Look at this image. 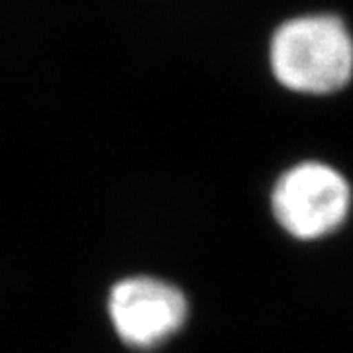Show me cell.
I'll return each mask as SVG.
<instances>
[{
  "instance_id": "cell-3",
  "label": "cell",
  "mask_w": 353,
  "mask_h": 353,
  "mask_svg": "<svg viewBox=\"0 0 353 353\" xmlns=\"http://www.w3.org/2000/svg\"><path fill=\"white\" fill-rule=\"evenodd\" d=\"M114 332L134 350H153L176 334L190 320V301L179 285L153 275L120 279L108 296Z\"/></svg>"
},
{
  "instance_id": "cell-1",
  "label": "cell",
  "mask_w": 353,
  "mask_h": 353,
  "mask_svg": "<svg viewBox=\"0 0 353 353\" xmlns=\"http://www.w3.org/2000/svg\"><path fill=\"white\" fill-rule=\"evenodd\" d=\"M267 65L283 90L324 99L353 83V32L332 12L290 16L271 32Z\"/></svg>"
},
{
  "instance_id": "cell-2",
  "label": "cell",
  "mask_w": 353,
  "mask_h": 353,
  "mask_svg": "<svg viewBox=\"0 0 353 353\" xmlns=\"http://www.w3.org/2000/svg\"><path fill=\"white\" fill-rule=\"evenodd\" d=\"M267 206L273 224L296 243H318L347 224L353 212V185L326 159H296L273 179Z\"/></svg>"
}]
</instances>
